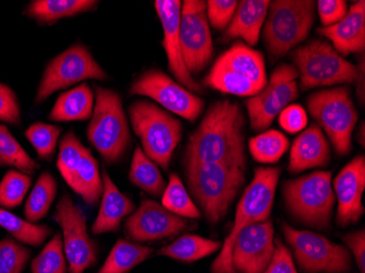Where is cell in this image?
<instances>
[{
	"label": "cell",
	"instance_id": "f1b7e54d",
	"mask_svg": "<svg viewBox=\"0 0 365 273\" xmlns=\"http://www.w3.org/2000/svg\"><path fill=\"white\" fill-rule=\"evenodd\" d=\"M129 180L143 192L158 198L162 197L167 187L157 164L145 155L139 145L135 149Z\"/></svg>",
	"mask_w": 365,
	"mask_h": 273
},
{
	"label": "cell",
	"instance_id": "83f0119b",
	"mask_svg": "<svg viewBox=\"0 0 365 273\" xmlns=\"http://www.w3.org/2000/svg\"><path fill=\"white\" fill-rule=\"evenodd\" d=\"M221 247L222 244L219 241H213L202 236L184 235L170 245L161 248L157 254L180 262H192L215 254Z\"/></svg>",
	"mask_w": 365,
	"mask_h": 273
},
{
	"label": "cell",
	"instance_id": "bcb514c9",
	"mask_svg": "<svg viewBox=\"0 0 365 273\" xmlns=\"http://www.w3.org/2000/svg\"><path fill=\"white\" fill-rule=\"evenodd\" d=\"M358 67V79H356V96H358L359 102L361 105L364 106L365 100V92H364V57L361 59L360 65L356 66Z\"/></svg>",
	"mask_w": 365,
	"mask_h": 273
},
{
	"label": "cell",
	"instance_id": "60d3db41",
	"mask_svg": "<svg viewBox=\"0 0 365 273\" xmlns=\"http://www.w3.org/2000/svg\"><path fill=\"white\" fill-rule=\"evenodd\" d=\"M0 122L21 125L19 101L11 88L4 83H0Z\"/></svg>",
	"mask_w": 365,
	"mask_h": 273
},
{
	"label": "cell",
	"instance_id": "3957f363",
	"mask_svg": "<svg viewBox=\"0 0 365 273\" xmlns=\"http://www.w3.org/2000/svg\"><path fill=\"white\" fill-rule=\"evenodd\" d=\"M188 187L207 221L217 225L227 215L245 180V170L221 163L185 165Z\"/></svg>",
	"mask_w": 365,
	"mask_h": 273
},
{
	"label": "cell",
	"instance_id": "74e56055",
	"mask_svg": "<svg viewBox=\"0 0 365 273\" xmlns=\"http://www.w3.org/2000/svg\"><path fill=\"white\" fill-rule=\"evenodd\" d=\"M61 128L55 125L36 123L26 130V137L42 160H51L56 150Z\"/></svg>",
	"mask_w": 365,
	"mask_h": 273
},
{
	"label": "cell",
	"instance_id": "cb8c5ba5",
	"mask_svg": "<svg viewBox=\"0 0 365 273\" xmlns=\"http://www.w3.org/2000/svg\"><path fill=\"white\" fill-rule=\"evenodd\" d=\"M102 180L103 194L101 207L98 210V217L92 225V233L94 235L120 231L122 220L134 213L136 209L131 199L118 190L116 185L110 180L106 168L102 172Z\"/></svg>",
	"mask_w": 365,
	"mask_h": 273
},
{
	"label": "cell",
	"instance_id": "ba28073f",
	"mask_svg": "<svg viewBox=\"0 0 365 273\" xmlns=\"http://www.w3.org/2000/svg\"><path fill=\"white\" fill-rule=\"evenodd\" d=\"M291 59L300 78L302 91L336 84H356L358 67L340 56L329 43L314 40L297 47Z\"/></svg>",
	"mask_w": 365,
	"mask_h": 273
},
{
	"label": "cell",
	"instance_id": "8d00e7d4",
	"mask_svg": "<svg viewBox=\"0 0 365 273\" xmlns=\"http://www.w3.org/2000/svg\"><path fill=\"white\" fill-rule=\"evenodd\" d=\"M31 184L32 180L26 174L19 170H8L0 182V207L12 209L20 206Z\"/></svg>",
	"mask_w": 365,
	"mask_h": 273
},
{
	"label": "cell",
	"instance_id": "30bf717a",
	"mask_svg": "<svg viewBox=\"0 0 365 273\" xmlns=\"http://www.w3.org/2000/svg\"><path fill=\"white\" fill-rule=\"evenodd\" d=\"M307 108L317 125L325 130L336 153L348 155L352 150V133L359 118L349 88L314 92L307 98Z\"/></svg>",
	"mask_w": 365,
	"mask_h": 273
},
{
	"label": "cell",
	"instance_id": "d4e9b609",
	"mask_svg": "<svg viewBox=\"0 0 365 273\" xmlns=\"http://www.w3.org/2000/svg\"><path fill=\"white\" fill-rule=\"evenodd\" d=\"M269 0H242L237 4L235 16L225 29L223 38H242L250 46H255L259 40L262 24L267 18Z\"/></svg>",
	"mask_w": 365,
	"mask_h": 273
},
{
	"label": "cell",
	"instance_id": "4fadbf2b",
	"mask_svg": "<svg viewBox=\"0 0 365 273\" xmlns=\"http://www.w3.org/2000/svg\"><path fill=\"white\" fill-rule=\"evenodd\" d=\"M88 79L103 81L108 79V73L98 65L85 45H73L49 61L45 68L36 102L41 103L55 92Z\"/></svg>",
	"mask_w": 365,
	"mask_h": 273
},
{
	"label": "cell",
	"instance_id": "1f68e13d",
	"mask_svg": "<svg viewBox=\"0 0 365 273\" xmlns=\"http://www.w3.org/2000/svg\"><path fill=\"white\" fill-rule=\"evenodd\" d=\"M289 139L280 131H264L250 139L248 148L252 157L259 163H277L289 149Z\"/></svg>",
	"mask_w": 365,
	"mask_h": 273
},
{
	"label": "cell",
	"instance_id": "8fae6325",
	"mask_svg": "<svg viewBox=\"0 0 365 273\" xmlns=\"http://www.w3.org/2000/svg\"><path fill=\"white\" fill-rule=\"evenodd\" d=\"M57 168L76 194L89 206H96L103 194L98 162L73 130L66 133L59 143Z\"/></svg>",
	"mask_w": 365,
	"mask_h": 273
},
{
	"label": "cell",
	"instance_id": "7bdbcfd3",
	"mask_svg": "<svg viewBox=\"0 0 365 273\" xmlns=\"http://www.w3.org/2000/svg\"><path fill=\"white\" fill-rule=\"evenodd\" d=\"M309 123L307 110L301 105L292 104L287 106L279 114V124L287 133H297L303 130Z\"/></svg>",
	"mask_w": 365,
	"mask_h": 273
},
{
	"label": "cell",
	"instance_id": "836d02e7",
	"mask_svg": "<svg viewBox=\"0 0 365 273\" xmlns=\"http://www.w3.org/2000/svg\"><path fill=\"white\" fill-rule=\"evenodd\" d=\"M0 166H14L26 175H32L40 168L5 125H0Z\"/></svg>",
	"mask_w": 365,
	"mask_h": 273
},
{
	"label": "cell",
	"instance_id": "9c48e42d",
	"mask_svg": "<svg viewBox=\"0 0 365 273\" xmlns=\"http://www.w3.org/2000/svg\"><path fill=\"white\" fill-rule=\"evenodd\" d=\"M284 201L291 215L314 229H327L336 196L331 172L317 170L282 185Z\"/></svg>",
	"mask_w": 365,
	"mask_h": 273
},
{
	"label": "cell",
	"instance_id": "d590c367",
	"mask_svg": "<svg viewBox=\"0 0 365 273\" xmlns=\"http://www.w3.org/2000/svg\"><path fill=\"white\" fill-rule=\"evenodd\" d=\"M66 260L63 238L61 234L57 233L33 259L31 271L32 273H66Z\"/></svg>",
	"mask_w": 365,
	"mask_h": 273
},
{
	"label": "cell",
	"instance_id": "44dd1931",
	"mask_svg": "<svg viewBox=\"0 0 365 273\" xmlns=\"http://www.w3.org/2000/svg\"><path fill=\"white\" fill-rule=\"evenodd\" d=\"M338 199L337 223L346 227L358 223L364 213L362 195L365 188L364 155L354 158L346 164L334 180Z\"/></svg>",
	"mask_w": 365,
	"mask_h": 273
},
{
	"label": "cell",
	"instance_id": "f6af8a7d",
	"mask_svg": "<svg viewBox=\"0 0 365 273\" xmlns=\"http://www.w3.org/2000/svg\"><path fill=\"white\" fill-rule=\"evenodd\" d=\"M344 243L351 249L356 264L361 270V273H365V231L354 232L342 236Z\"/></svg>",
	"mask_w": 365,
	"mask_h": 273
},
{
	"label": "cell",
	"instance_id": "6da1fadb",
	"mask_svg": "<svg viewBox=\"0 0 365 273\" xmlns=\"http://www.w3.org/2000/svg\"><path fill=\"white\" fill-rule=\"evenodd\" d=\"M244 128L241 106L230 100L217 101L188 139L184 164L221 163L246 170Z\"/></svg>",
	"mask_w": 365,
	"mask_h": 273
},
{
	"label": "cell",
	"instance_id": "603a6c76",
	"mask_svg": "<svg viewBox=\"0 0 365 273\" xmlns=\"http://www.w3.org/2000/svg\"><path fill=\"white\" fill-rule=\"evenodd\" d=\"M330 161V148L317 124H312L293 141L289 170L297 174L309 168H323Z\"/></svg>",
	"mask_w": 365,
	"mask_h": 273
},
{
	"label": "cell",
	"instance_id": "8992f818",
	"mask_svg": "<svg viewBox=\"0 0 365 273\" xmlns=\"http://www.w3.org/2000/svg\"><path fill=\"white\" fill-rule=\"evenodd\" d=\"M128 114L145 155L163 170H169L172 155L182 140V123L148 101L130 104Z\"/></svg>",
	"mask_w": 365,
	"mask_h": 273
},
{
	"label": "cell",
	"instance_id": "52a82bcc",
	"mask_svg": "<svg viewBox=\"0 0 365 273\" xmlns=\"http://www.w3.org/2000/svg\"><path fill=\"white\" fill-rule=\"evenodd\" d=\"M96 105L87 138L104 161H120L130 143V131L118 92L96 86Z\"/></svg>",
	"mask_w": 365,
	"mask_h": 273
},
{
	"label": "cell",
	"instance_id": "5b68a950",
	"mask_svg": "<svg viewBox=\"0 0 365 273\" xmlns=\"http://www.w3.org/2000/svg\"><path fill=\"white\" fill-rule=\"evenodd\" d=\"M315 7L313 0L270 1L262 32L270 59L284 57L307 40L315 20Z\"/></svg>",
	"mask_w": 365,
	"mask_h": 273
},
{
	"label": "cell",
	"instance_id": "5bb4252c",
	"mask_svg": "<svg viewBox=\"0 0 365 273\" xmlns=\"http://www.w3.org/2000/svg\"><path fill=\"white\" fill-rule=\"evenodd\" d=\"M294 66L281 63L274 69L269 82L257 96L246 100L248 117L253 130L267 129L282 110L300 96Z\"/></svg>",
	"mask_w": 365,
	"mask_h": 273
},
{
	"label": "cell",
	"instance_id": "ee69618b",
	"mask_svg": "<svg viewBox=\"0 0 365 273\" xmlns=\"http://www.w3.org/2000/svg\"><path fill=\"white\" fill-rule=\"evenodd\" d=\"M274 247L272 262L262 273H297L291 252L280 241V238L274 241Z\"/></svg>",
	"mask_w": 365,
	"mask_h": 273
},
{
	"label": "cell",
	"instance_id": "f546056e",
	"mask_svg": "<svg viewBox=\"0 0 365 273\" xmlns=\"http://www.w3.org/2000/svg\"><path fill=\"white\" fill-rule=\"evenodd\" d=\"M153 252V248L118 239L98 273L129 272L131 269L150 257Z\"/></svg>",
	"mask_w": 365,
	"mask_h": 273
},
{
	"label": "cell",
	"instance_id": "ac0fdd59",
	"mask_svg": "<svg viewBox=\"0 0 365 273\" xmlns=\"http://www.w3.org/2000/svg\"><path fill=\"white\" fill-rule=\"evenodd\" d=\"M274 248L270 220L248 225L235 238L232 266L237 273H262L272 262Z\"/></svg>",
	"mask_w": 365,
	"mask_h": 273
},
{
	"label": "cell",
	"instance_id": "7a4b0ae2",
	"mask_svg": "<svg viewBox=\"0 0 365 273\" xmlns=\"http://www.w3.org/2000/svg\"><path fill=\"white\" fill-rule=\"evenodd\" d=\"M264 57L259 51L241 42L232 45L217 58L204 86L237 96H255L267 84Z\"/></svg>",
	"mask_w": 365,
	"mask_h": 273
},
{
	"label": "cell",
	"instance_id": "7dc6e473",
	"mask_svg": "<svg viewBox=\"0 0 365 273\" xmlns=\"http://www.w3.org/2000/svg\"><path fill=\"white\" fill-rule=\"evenodd\" d=\"M356 139H358L359 143H361V145H363V147H364V123H362V125H361V130L360 133H358V135H356Z\"/></svg>",
	"mask_w": 365,
	"mask_h": 273
},
{
	"label": "cell",
	"instance_id": "b9f144b4",
	"mask_svg": "<svg viewBox=\"0 0 365 273\" xmlns=\"http://www.w3.org/2000/svg\"><path fill=\"white\" fill-rule=\"evenodd\" d=\"M317 6L323 28L341 21L348 11V5L344 0H319L317 1Z\"/></svg>",
	"mask_w": 365,
	"mask_h": 273
},
{
	"label": "cell",
	"instance_id": "f35d334b",
	"mask_svg": "<svg viewBox=\"0 0 365 273\" xmlns=\"http://www.w3.org/2000/svg\"><path fill=\"white\" fill-rule=\"evenodd\" d=\"M31 252L11 238L0 241V273H21Z\"/></svg>",
	"mask_w": 365,
	"mask_h": 273
},
{
	"label": "cell",
	"instance_id": "ffe728a7",
	"mask_svg": "<svg viewBox=\"0 0 365 273\" xmlns=\"http://www.w3.org/2000/svg\"><path fill=\"white\" fill-rule=\"evenodd\" d=\"M155 10L163 28L164 51L169 69L178 82L192 93H202V87L190 75L182 58L180 42V19L182 3L180 0H157Z\"/></svg>",
	"mask_w": 365,
	"mask_h": 273
},
{
	"label": "cell",
	"instance_id": "9a60e30c",
	"mask_svg": "<svg viewBox=\"0 0 365 273\" xmlns=\"http://www.w3.org/2000/svg\"><path fill=\"white\" fill-rule=\"evenodd\" d=\"M54 220L63 231V252L71 273H83L96 262V247L88 233L85 212L65 195L56 206Z\"/></svg>",
	"mask_w": 365,
	"mask_h": 273
},
{
	"label": "cell",
	"instance_id": "277c9868",
	"mask_svg": "<svg viewBox=\"0 0 365 273\" xmlns=\"http://www.w3.org/2000/svg\"><path fill=\"white\" fill-rule=\"evenodd\" d=\"M280 174L279 168H256L253 182L246 187L237 205L231 233L225 238L221 252L211 267L212 273H237L231 259L235 238L244 227L269 220Z\"/></svg>",
	"mask_w": 365,
	"mask_h": 273
},
{
	"label": "cell",
	"instance_id": "e575fe53",
	"mask_svg": "<svg viewBox=\"0 0 365 273\" xmlns=\"http://www.w3.org/2000/svg\"><path fill=\"white\" fill-rule=\"evenodd\" d=\"M162 206L170 212L180 217H190V219L200 217V211L190 198L182 180L175 173L170 176L169 184L165 187L162 195Z\"/></svg>",
	"mask_w": 365,
	"mask_h": 273
},
{
	"label": "cell",
	"instance_id": "7402d4cb",
	"mask_svg": "<svg viewBox=\"0 0 365 273\" xmlns=\"http://www.w3.org/2000/svg\"><path fill=\"white\" fill-rule=\"evenodd\" d=\"M317 33L333 42V47L340 56L362 53L365 47V1H356L341 21L317 29Z\"/></svg>",
	"mask_w": 365,
	"mask_h": 273
},
{
	"label": "cell",
	"instance_id": "4316f807",
	"mask_svg": "<svg viewBox=\"0 0 365 273\" xmlns=\"http://www.w3.org/2000/svg\"><path fill=\"white\" fill-rule=\"evenodd\" d=\"M94 0H34L26 14L41 24H53L63 18L90 11L98 5Z\"/></svg>",
	"mask_w": 365,
	"mask_h": 273
},
{
	"label": "cell",
	"instance_id": "d6a6232c",
	"mask_svg": "<svg viewBox=\"0 0 365 273\" xmlns=\"http://www.w3.org/2000/svg\"><path fill=\"white\" fill-rule=\"evenodd\" d=\"M0 227L9 232L16 241L31 246H40L52 231L46 225H38L0 208Z\"/></svg>",
	"mask_w": 365,
	"mask_h": 273
},
{
	"label": "cell",
	"instance_id": "d6986e66",
	"mask_svg": "<svg viewBox=\"0 0 365 273\" xmlns=\"http://www.w3.org/2000/svg\"><path fill=\"white\" fill-rule=\"evenodd\" d=\"M190 229L185 219L170 212L151 199H143L138 210L125 223V232L130 239L139 243L155 242L178 235Z\"/></svg>",
	"mask_w": 365,
	"mask_h": 273
},
{
	"label": "cell",
	"instance_id": "484cf974",
	"mask_svg": "<svg viewBox=\"0 0 365 273\" xmlns=\"http://www.w3.org/2000/svg\"><path fill=\"white\" fill-rule=\"evenodd\" d=\"M94 96L89 84L63 92L57 98L48 118L53 122H76L87 120L93 114Z\"/></svg>",
	"mask_w": 365,
	"mask_h": 273
},
{
	"label": "cell",
	"instance_id": "ab89813d",
	"mask_svg": "<svg viewBox=\"0 0 365 273\" xmlns=\"http://www.w3.org/2000/svg\"><path fill=\"white\" fill-rule=\"evenodd\" d=\"M235 0H209L206 3V14L209 24L215 30L227 28L237 8Z\"/></svg>",
	"mask_w": 365,
	"mask_h": 273
},
{
	"label": "cell",
	"instance_id": "e0dca14e",
	"mask_svg": "<svg viewBox=\"0 0 365 273\" xmlns=\"http://www.w3.org/2000/svg\"><path fill=\"white\" fill-rule=\"evenodd\" d=\"M129 93L153 98L165 110L190 123L196 122L205 108L202 98L158 69H151L135 80Z\"/></svg>",
	"mask_w": 365,
	"mask_h": 273
},
{
	"label": "cell",
	"instance_id": "7c38bea8",
	"mask_svg": "<svg viewBox=\"0 0 365 273\" xmlns=\"http://www.w3.org/2000/svg\"><path fill=\"white\" fill-rule=\"evenodd\" d=\"M282 232L304 272L344 273L351 268V256L348 249L330 242L325 236L297 231L287 223L282 225Z\"/></svg>",
	"mask_w": 365,
	"mask_h": 273
},
{
	"label": "cell",
	"instance_id": "2e32d148",
	"mask_svg": "<svg viewBox=\"0 0 365 273\" xmlns=\"http://www.w3.org/2000/svg\"><path fill=\"white\" fill-rule=\"evenodd\" d=\"M180 42L182 58L190 75H199L213 56V43L206 14V1L182 3Z\"/></svg>",
	"mask_w": 365,
	"mask_h": 273
},
{
	"label": "cell",
	"instance_id": "4dcf8cb0",
	"mask_svg": "<svg viewBox=\"0 0 365 273\" xmlns=\"http://www.w3.org/2000/svg\"><path fill=\"white\" fill-rule=\"evenodd\" d=\"M57 192V182L48 172L41 174L26 200L24 215L32 223L42 220L48 213Z\"/></svg>",
	"mask_w": 365,
	"mask_h": 273
}]
</instances>
